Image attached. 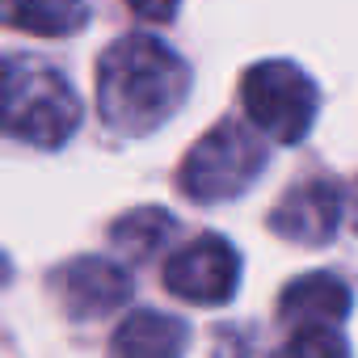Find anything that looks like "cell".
Returning a JSON list of instances; mask_svg holds the SVG:
<instances>
[{"label": "cell", "instance_id": "obj_12", "mask_svg": "<svg viewBox=\"0 0 358 358\" xmlns=\"http://www.w3.org/2000/svg\"><path fill=\"white\" fill-rule=\"evenodd\" d=\"M278 358H350V345L337 329H291Z\"/></svg>", "mask_w": 358, "mask_h": 358}, {"label": "cell", "instance_id": "obj_5", "mask_svg": "<svg viewBox=\"0 0 358 358\" xmlns=\"http://www.w3.org/2000/svg\"><path fill=\"white\" fill-rule=\"evenodd\" d=\"M236 287H241V257L215 232H203L199 241L182 245L164 262V291L177 299L228 303L236 295Z\"/></svg>", "mask_w": 358, "mask_h": 358}, {"label": "cell", "instance_id": "obj_3", "mask_svg": "<svg viewBox=\"0 0 358 358\" xmlns=\"http://www.w3.org/2000/svg\"><path fill=\"white\" fill-rule=\"evenodd\" d=\"M262 169H266V143L241 122H220L186 152L177 186L186 199L215 207L245 194L262 177Z\"/></svg>", "mask_w": 358, "mask_h": 358}, {"label": "cell", "instance_id": "obj_1", "mask_svg": "<svg viewBox=\"0 0 358 358\" xmlns=\"http://www.w3.org/2000/svg\"><path fill=\"white\" fill-rule=\"evenodd\" d=\"M190 68L152 34H122L97 59V110L118 135H152L182 110Z\"/></svg>", "mask_w": 358, "mask_h": 358}, {"label": "cell", "instance_id": "obj_9", "mask_svg": "<svg viewBox=\"0 0 358 358\" xmlns=\"http://www.w3.org/2000/svg\"><path fill=\"white\" fill-rule=\"evenodd\" d=\"M186 345H190V329L177 316L152 308H135L131 316H122V324L110 337L114 358H182Z\"/></svg>", "mask_w": 358, "mask_h": 358}, {"label": "cell", "instance_id": "obj_8", "mask_svg": "<svg viewBox=\"0 0 358 358\" xmlns=\"http://www.w3.org/2000/svg\"><path fill=\"white\" fill-rule=\"evenodd\" d=\"M350 312V287L337 274H303L282 287L278 320L287 329H337Z\"/></svg>", "mask_w": 358, "mask_h": 358}, {"label": "cell", "instance_id": "obj_4", "mask_svg": "<svg viewBox=\"0 0 358 358\" xmlns=\"http://www.w3.org/2000/svg\"><path fill=\"white\" fill-rule=\"evenodd\" d=\"M241 97H245L253 127L270 135L274 143H299L312 131L316 110H320L316 80L303 68H295L291 59L253 64L241 80Z\"/></svg>", "mask_w": 358, "mask_h": 358}, {"label": "cell", "instance_id": "obj_10", "mask_svg": "<svg viewBox=\"0 0 358 358\" xmlns=\"http://www.w3.org/2000/svg\"><path fill=\"white\" fill-rule=\"evenodd\" d=\"M5 22L26 34L64 38L89 22V0H5Z\"/></svg>", "mask_w": 358, "mask_h": 358}, {"label": "cell", "instance_id": "obj_14", "mask_svg": "<svg viewBox=\"0 0 358 358\" xmlns=\"http://www.w3.org/2000/svg\"><path fill=\"white\" fill-rule=\"evenodd\" d=\"M345 220H350V228L358 232V182H354L350 194H345Z\"/></svg>", "mask_w": 358, "mask_h": 358}, {"label": "cell", "instance_id": "obj_6", "mask_svg": "<svg viewBox=\"0 0 358 358\" xmlns=\"http://www.w3.org/2000/svg\"><path fill=\"white\" fill-rule=\"evenodd\" d=\"M51 291L59 299V308L76 320H93L106 316L114 308H122L135 291L131 274L118 262L106 257H72L51 274Z\"/></svg>", "mask_w": 358, "mask_h": 358}, {"label": "cell", "instance_id": "obj_2", "mask_svg": "<svg viewBox=\"0 0 358 358\" xmlns=\"http://www.w3.org/2000/svg\"><path fill=\"white\" fill-rule=\"evenodd\" d=\"M80 127V101L68 76L30 55L5 59V131L34 148H59Z\"/></svg>", "mask_w": 358, "mask_h": 358}, {"label": "cell", "instance_id": "obj_13", "mask_svg": "<svg viewBox=\"0 0 358 358\" xmlns=\"http://www.w3.org/2000/svg\"><path fill=\"white\" fill-rule=\"evenodd\" d=\"M122 5L143 22H169L177 13V0H122Z\"/></svg>", "mask_w": 358, "mask_h": 358}, {"label": "cell", "instance_id": "obj_7", "mask_svg": "<svg viewBox=\"0 0 358 358\" xmlns=\"http://www.w3.org/2000/svg\"><path fill=\"white\" fill-rule=\"evenodd\" d=\"M345 220V190L329 177L291 186L282 203L270 215V228L291 245H324L337 236V224Z\"/></svg>", "mask_w": 358, "mask_h": 358}, {"label": "cell", "instance_id": "obj_11", "mask_svg": "<svg viewBox=\"0 0 358 358\" xmlns=\"http://www.w3.org/2000/svg\"><path fill=\"white\" fill-rule=\"evenodd\" d=\"M173 232H177V220H173L164 207H135V211H127V215L114 220L110 241H114V249H118L122 257L148 262L152 253H160V249L173 241Z\"/></svg>", "mask_w": 358, "mask_h": 358}]
</instances>
